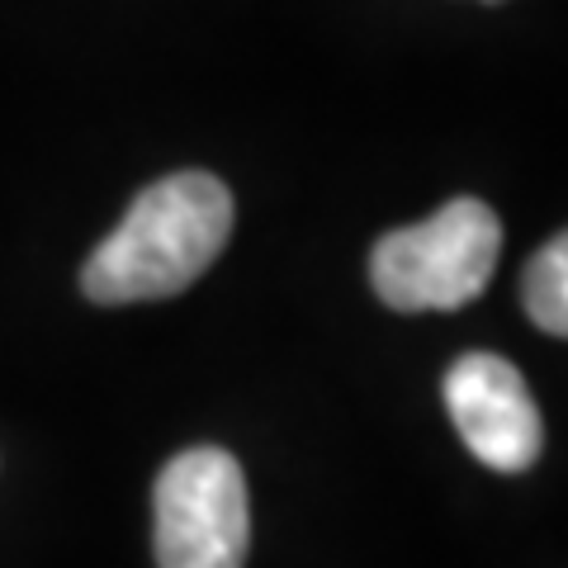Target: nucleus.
I'll use <instances>...</instances> for the list:
<instances>
[{
    "instance_id": "obj_1",
    "label": "nucleus",
    "mask_w": 568,
    "mask_h": 568,
    "mask_svg": "<svg viewBox=\"0 0 568 568\" xmlns=\"http://www.w3.org/2000/svg\"><path fill=\"white\" fill-rule=\"evenodd\" d=\"M233 237V194L219 175L181 171L138 194L81 271L95 304H148L190 290Z\"/></svg>"
},
{
    "instance_id": "obj_2",
    "label": "nucleus",
    "mask_w": 568,
    "mask_h": 568,
    "mask_svg": "<svg viewBox=\"0 0 568 568\" xmlns=\"http://www.w3.org/2000/svg\"><path fill=\"white\" fill-rule=\"evenodd\" d=\"M503 256V223L484 200H450L417 227H398L369 252L375 294L398 313H450L474 304Z\"/></svg>"
},
{
    "instance_id": "obj_3",
    "label": "nucleus",
    "mask_w": 568,
    "mask_h": 568,
    "mask_svg": "<svg viewBox=\"0 0 568 568\" xmlns=\"http://www.w3.org/2000/svg\"><path fill=\"white\" fill-rule=\"evenodd\" d=\"M252 503L242 465L219 446L175 455L156 478V568H242Z\"/></svg>"
},
{
    "instance_id": "obj_4",
    "label": "nucleus",
    "mask_w": 568,
    "mask_h": 568,
    "mask_svg": "<svg viewBox=\"0 0 568 568\" xmlns=\"http://www.w3.org/2000/svg\"><path fill=\"white\" fill-rule=\"evenodd\" d=\"M446 407L459 440L474 459H484L497 474H521L540 459L545 422L530 398L521 369L503 355L474 351L459 355L446 375Z\"/></svg>"
},
{
    "instance_id": "obj_5",
    "label": "nucleus",
    "mask_w": 568,
    "mask_h": 568,
    "mask_svg": "<svg viewBox=\"0 0 568 568\" xmlns=\"http://www.w3.org/2000/svg\"><path fill=\"white\" fill-rule=\"evenodd\" d=\"M521 298L540 332H549V336L568 332V242H564V233L549 237L540 252L530 256L526 280H521Z\"/></svg>"
},
{
    "instance_id": "obj_6",
    "label": "nucleus",
    "mask_w": 568,
    "mask_h": 568,
    "mask_svg": "<svg viewBox=\"0 0 568 568\" xmlns=\"http://www.w3.org/2000/svg\"><path fill=\"white\" fill-rule=\"evenodd\" d=\"M488 6H497V0H488Z\"/></svg>"
}]
</instances>
